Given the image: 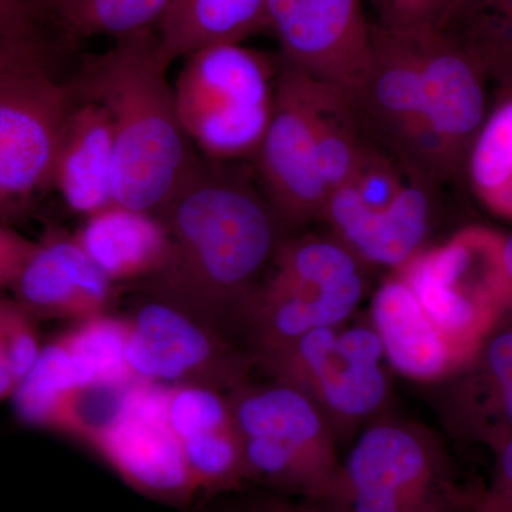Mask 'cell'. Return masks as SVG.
I'll return each instance as SVG.
<instances>
[{"label":"cell","mask_w":512,"mask_h":512,"mask_svg":"<svg viewBox=\"0 0 512 512\" xmlns=\"http://www.w3.org/2000/svg\"><path fill=\"white\" fill-rule=\"evenodd\" d=\"M376 13L373 25L396 32L433 29L448 0H367Z\"/></svg>","instance_id":"f546056e"},{"label":"cell","mask_w":512,"mask_h":512,"mask_svg":"<svg viewBox=\"0 0 512 512\" xmlns=\"http://www.w3.org/2000/svg\"><path fill=\"white\" fill-rule=\"evenodd\" d=\"M12 291L33 318L76 322L107 315L116 296L113 282L76 237L59 229L37 242Z\"/></svg>","instance_id":"e0dca14e"},{"label":"cell","mask_w":512,"mask_h":512,"mask_svg":"<svg viewBox=\"0 0 512 512\" xmlns=\"http://www.w3.org/2000/svg\"><path fill=\"white\" fill-rule=\"evenodd\" d=\"M127 320V363L136 380L195 384L229 393L248 383L256 366L252 353L157 299L144 303Z\"/></svg>","instance_id":"7c38bea8"},{"label":"cell","mask_w":512,"mask_h":512,"mask_svg":"<svg viewBox=\"0 0 512 512\" xmlns=\"http://www.w3.org/2000/svg\"><path fill=\"white\" fill-rule=\"evenodd\" d=\"M18 386V379H16L15 373L10 369L8 360L0 350V402L13 397Z\"/></svg>","instance_id":"8d00e7d4"},{"label":"cell","mask_w":512,"mask_h":512,"mask_svg":"<svg viewBox=\"0 0 512 512\" xmlns=\"http://www.w3.org/2000/svg\"><path fill=\"white\" fill-rule=\"evenodd\" d=\"M241 436L248 483L323 504L338 478V440L299 390L272 380L227 393Z\"/></svg>","instance_id":"8992f818"},{"label":"cell","mask_w":512,"mask_h":512,"mask_svg":"<svg viewBox=\"0 0 512 512\" xmlns=\"http://www.w3.org/2000/svg\"><path fill=\"white\" fill-rule=\"evenodd\" d=\"M491 450L495 457L494 483L474 503V512H512V437Z\"/></svg>","instance_id":"4dcf8cb0"},{"label":"cell","mask_w":512,"mask_h":512,"mask_svg":"<svg viewBox=\"0 0 512 512\" xmlns=\"http://www.w3.org/2000/svg\"><path fill=\"white\" fill-rule=\"evenodd\" d=\"M309 101L320 174L330 194L355 170L366 138L346 90L311 77Z\"/></svg>","instance_id":"d4e9b609"},{"label":"cell","mask_w":512,"mask_h":512,"mask_svg":"<svg viewBox=\"0 0 512 512\" xmlns=\"http://www.w3.org/2000/svg\"><path fill=\"white\" fill-rule=\"evenodd\" d=\"M366 269L332 234L282 239L245 325L255 359L312 330L343 325L365 298Z\"/></svg>","instance_id":"277c9868"},{"label":"cell","mask_w":512,"mask_h":512,"mask_svg":"<svg viewBox=\"0 0 512 512\" xmlns=\"http://www.w3.org/2000/svg\"><path fill=\"white\" fill-rule=\"evenodd\" d=\"M55 55V43L45 30L33 35L0 37V77L22 64Z\"/></svg>","instance_id":"1f68e13d"},{"label":"cell","mask_w":512,"mask_h":512,"mask_svg":"<svg viewBox=\"0 0 512 512\" xmlns=\"http://www.w3.org/2000/svg\"><path fill=\"white\" fill-rule=\"evenodd\" d=\"M167 410L198 497L229 493L248 483L227 394L195 384L167 386Z\"/></svg>","instance_id":"ac0fdd59"},{"label":"cell","mask_w":512,"mask_h":512,"mask_svg":"<svg viewBox=\"0 0 512 512\" xmlns=\"http://www.w3.org/2000/svg\"><path fill=\"white\" fill-rule=\"evenodd\" d=\"M276 76L268 57L241 43L191 53L173 86L185 136L212 163L255 157L274 113Z\"/></svg>","instance_id":"52a82bcc"},{"label":"cell","mask_w":512,"mask_h":512,"mask_svg":"<svg viewBox=\"0 0 512 512\" xmlns=\"http://www.w3.org/2000/svg\"><path fill=\"white\" fill-rule=\"evenodd\" d=\"M433 29L483 69L494 101L512 96V0H448Z\"/></svg>","instance_id":"cb8c5ba5"},{"label":"cell","mask_w":512,"mask_h":512,"mask_svg":"<svg viewBox=\"0 0 512 512\" xmlns=\"http://www.w3.org/2000/svg\"><path fill=\"white\" fill-rule=\"evenodd\" d=\"M43 20L59 25L79 0H25Z\"/></svg>","instance_id":"e575fe53"},{"label":"cell","mask_w":512,"mask_h":512,"mask_svg":"<svg viewBox=\"0 0 512 512\" xmlns=\"http://www.w3.org/2000/svg\"><path fill=\"white\" fill-rule=\"evenodd\" d=\"M36 247L37 242L0 222V291L12 289Z\"/></svg>","instance_id":"d6a6232c"},{"label":"cell","mask_w":512,"mask_h":512,"mask_svg":"<svg viewBox=\"0 0 512 512\" xmlns=\"http://www.w3.org/2000/svg\"><path fill=\"white\" fill-rule=\"evenodd\" d=\"M168 237L147 292L227 338L245 330L281 229L274 207L237 175L200 164L158 215Z\"/></svg>","instance_id":"7a4b0ae2"},{"label":"cell","mask_w":512,"mask_h":512,"mask_svg":"<svg viewBox=\"0 0 512 512\" xmlns=\"http://www.w3.org/2000/svg\"><path fill=\"white\" fill-rule=\"evenodd\" d=\"M96 387L60 336L47 343L13 394L16 413L30 426L84 441L83 403Z\"/></svg>","instance_id":"7402d4cb"},{"label":"cell","mask_w":512,"mask_h":512,"mask_svg":"<svg viewBox=\"0 0 512 512\" xmlns=\"http://www.w3.org/2000/svg\"><path fill=\"white\" fill-rule=\"evenodd\" d=\"M45 20L25 0H0V37L42 32Z\"/></svg>","instance_id":"836d02e7"},{"label":"cell","mask_w":512,"mask_h":512,"mask_svg":"<svg viewBox=\"0 0 512 512\" xmlns=\"http://www.w3.org/2000/svg\"><path fill=\"white\" fill-rule=\"evenodd\" d=\"M259 504L264 512H312L311 501L293 503V501L285 500L282 497H271Z\"/></svg>","instance_id":"d590c367"},{"label":"cell","mask_w":512,"mask_h":512,"mask_svg":"<svg viewBox=\"0 0 512 512\" xmlns=\"http://www.w3.org/2000/svg\"><path fill=\"white\" fill-rule=\"evenodd\" d=\"M60 338L96 386L124 387L137 382L127 363V319L107 313L77 322Z\"/></svg>","instance_id":"4316f807"},{"label":"cell","mask_w":512,"mask_h":512,"mask_svg":"<svg viewBox=\"0 0 512 512\" xmlns=\"http://www.w3.org/2000/svg\"><path fill=\"white\" fill-rule=\"evenodd\" d=\"M392 272L431 322L471 355L510 309L504 232L484 225L458 229Z\"/></svg>","instance_id":"30bf717a"},{"label":"cell","mask_w":512,"mask_h":512,"mask_svg":"<svg viewBox=\"0 0 512 512\" xmlns=\"http://www.w3.org/2000/svg\"><path fill=\"white\" fill-rule=\"evenodd\" d=\"M0 348L18 382H22L39 359L42 346L35 320L15 299L0 296Z\"/></svg>","instance_id":"f1b7e54d"},{"label":"cell","mask_w":512,"mask_h":512,"mask_svg":"<svg viewBox=\"0 0 512 512\" xmlns=\"http://www.w3.org/2000/svg\"><path fill=\"white\" fill-rule=\"evenodd\" d=\"M323 504L339 512H464L468 501L439 437L386 414L357 434Z\"/></svg>","instance_id":"5b68a950"},{"label":"cell","mask_w":512,"mask_h":512,"mask_svg":"<svg viewBox=\"0 0 512 512\" xmlns=\"http://www.w3.org/2000/svg\"><path fill=\"white\" fill-rule=\"evenodd\" d=\"M74 237L113 284L151 278L168 249L157 215L117 204L87 217Z\"/></svg>","instance_id":"44dd1931"},{"label":"cell","mask_w":512,"mask_h":512,"mask_svg":"<svg viewBox=\"0 0 512 512\" xmlns=\"http://www.w3.org/2000/svg\"><path fill=\"white\" fill-rule=\"evenodd\" d=\"M266 29L284 66L353 93L372 57L363 0H268Z\"/></svg>","instance_id":"9a60e30c"},{"label":"cell","mask_w":512,"mask_h":512,"mask_svg":"<svg viewBox=\"0 0 512 512\" xmlns=\"http://www.w3.org/2000/svg\"><path fill=\"white\" fill-rule=\"evenodd\" d=\"M153 29L84 57L69 80L77 100L99 104L114 136V201L160 215L202 163L192 153Z\"/></svg>","instance_id":"3957f363"},{"label":"cell","mask_w":512,"mask_h":512,"mask_svg":"<svg viewBox=\"0 0 512 512\" xmlns=\"http://www.w3.org/2000/svg\"><path fill=\"white\" fill-rule=\"evenodd\" d=\"M175 0H79L57 25L64 39H114L160 25Z\"/></svg>","instance_id":"83f0119b"},{"label":"cell","mask_w":512,"mask_h":512,"mask_svg":"<svg viewBox=\"0 0 512 512\" xmlns=\"http://www.w3.org/2000/svg\"><path fill=\"white\" fill-rule=\"evenodd\" d=\"M0 350H2V348H0Z\"/></svg>","instance_id":"60d3db41"},{"label":"cell","mask_w":512,"mask_h":512,"mask_svg":"<svg viewBox=\"0 0 512 512\" xmlns=\"http://www.w3.org/2000/svg\"><path fill=\"white\" fill-rule=\"evenodd\" d=\"M370 325L390 369L414 382H444L474 356L431 322L409 286L393 272L373 295Z\"/></svg>","instance_id":"d6986e66"},{"label":"cell","mask_w":512,"mask_h":512,"mask_svg":"<svg viewBox=\"0 0 512 512\" xmlns=\"http://www.w3.org/2000/svg\"><path fill=\"white\" fill-rule=\"evenodd\" d=\"M312 503V501H311ZM312 512H339L325 504L312 503Z\"/></svg>","instance_id":"f35d334b"},{"label":"cell","mask_w":512,"mask_h":512,"mask_svg":"<svg viewBox=\"0 0 512 512\" xmlns=\"http://www.w3.org/2000/svg\"><path fill=\"white\" fill-rule=\"evenodd\" d=\"M434 406L454 436L490 448L512 437V312L467 365L437 383Z\"/></svg>","instance_id":"2e32d148"},{"label":"cell","mask_w":512,"mask_h":512,"mask_svg":"<svg viewBox=\"0 0 512 512\" xmlns=\"http://www.w3.org/2000/svg\"><path fill=\"white\" fill-rule=\"evenodd\" d=\"M87 446L138 493L177 507L198 498L168 417L164 384H130L116 412Z\"/></svg>","instance_id":"4fadbf2b"},{"label":"cell","mask_w":512,"mask_h":512,"mask_svg":"<svg viewBox=\"0 0 512 512\" xmlns=\"http://www.w3.org/2000/svg\"><path fill=\"white\" fill-rule=\"evenodd\" d=\"M234 512H264L262 511L261 504L249 505V507L241 508V510Z\"/></svg>","instance_id":"ab89813d"},{"label":"cell","mask_w":512,"mask_h":512,"mask_svg":"<svg viewBox=\"0 0 512 512\" xmlns=\"http://www.w3.org/2000/svg\"><path fill=\"white\" fill-rule=\"evenodd\" d=\"M480 66L434 29L372 25V57L352 94L370 146L443 187L464 165L493 103Z\"/></svg>","instance_id":"6da1fadb"},{"label":"cell","mask_w":512,"mask_h":512,"mask_svg":"<svg viewBox=\"0 0 512 512\" xmlns=\"http://www.w3.org/2000/svg\"><path fill=\"white\" fill-rule=\"evenodd\" d=\"M504 262L507 269L508 284H510V309L512 312V232L504 234Z\"/></svg>","instance_id":"74e56055"},{"label":"cell","mask_w":512,"mask_h":512,"mask_svg":"<svg viewBox=\"0 0 512 512\" xmlns=\"http://www.w3.org/2000/svg\"><path fill=\"white\" fill-rule=\"evenodd\" d=\"M268 0H175L158 28L164 67L205 47L241 43L266 29Z\"/></svg>","instance_id":"603a6c76"},{"label":"cell","mask_w":512,"mask_h":512,"mask_svg":"<svg viewBox=\"0 0 512 512\" xmlns=\"http://www.w3.org/2000/svg\"><path fill=\"white\" fill-rule=\"evenodd\" d=\"M256 365L305 394L338 443L386 416L392 402L390 366L370 323L312 330Z\"/></svg>","instance_id":"9c48e42d"},{"label":"cell","mask_w":512,"mask_h":512,"mask_svg":"<svg viewBox=\"0 0 512 512\" xmlns=\"http://www.w3.org/2000/svg\"><path fill=\"white\" fill-rule=\"evenodd\" d=\"M439 190L366 141L353 173L330 192L322 221L367 268L392 272L426 248Z\"/></svg>","instance_id":"ba28073f"},{"label":"cell","mask_w":512,"mask_h":512,"mask_svg":"<svg viewBox=\"0 0 512 512\" xmlns=\"http://www.w3.org/2000/svg\"><path fill=\"white\" fill-rule=\"evenodd\" d=\"M463 177L484 210L512 222V96L494 101L468 151Z\"/></svg>","instance_id":"484cf974"},{"label":"cell","mask_w":512,"mask_h":512,"mask_svg":"<svg viewBox=\"0 0 512 512\" xmlns=\"http://www.w3.org/2000/svg\"><path fill=\"white\" fill-rule=\"evenodd\" d=\"M55 190L70 210L86 218L116 204L113 126L99 104L77 100L67 117L57 151Z\"/></svg>","instance_id":"ffe728a7"},{"label":"cell","mask_w":512,"mask_h":512,"mask_svg":"<svg viewBox=\"0 0 512 512\" xmlns=\"http://www.w3.org/2000/svg\"><path fill=\"white\" fill-rule=\"evenodd\" d=\"M308 74L284 66L276 76L274 113L256 153L264 195L289 227L322 221L323 183L309 101Z\"/></svg>","instance_id":"5bb4252c"},{"label":"cell","mask_w":512,"mask_h":512,"mask_svg":"<svg viewBox=\"0 0 512 512\" xmlns=\"http://www.w3.org/2000/svg\"><path fill=\"white\" fill-rule=\"evenodd\" d=\"M56 56L0 77V222L10 227L55 190L60 138L77 101L57 77Z\"/></svg>","instance_id":"8fae6325"}]
</instances>
